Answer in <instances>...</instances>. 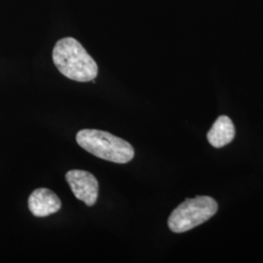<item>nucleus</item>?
<instances>
[{
    "label": "nucleus",
    "mask_w": 263,
    "mask_h": 263,
    "mask_svg": "<svg viewBox=\"0 0 263 263\" xmlns=\"http://www.w3.org/2000/svg\"><path fill=\"white\" fill-rule=\"evenodd\" d=\"M62 208V202L52 190L48 188L35 189L28 198V209L37 217L53 215Z\"/></svg>",
    "instance_id": "obj_5"
},
{
    "label": "nucleus",
    "mask_w": 263,
    "mask_h": 263,
    "mask_svg": "<svg viewBox=\"0 0 263 263\" xmlns=\"http://www.w3.org/2000/svg\"><path fill=\"white\" fill-rule=\"evenodd\" d=\"M76 141L96 157L117 164L129 163L135 155L134 148L128 141L105 131L81 130L76 135Z\"/></svg>",
    "instance_id": "obj_2"
},
{
    "label": "nucleus",
    "mask_w": 263,
    "mask_h": 263,
    "mask_svg": "<svg viewBox=\"0 0 263 263\" xmlns=\"http://www.w3.org/2000/svg\"><path fill=\"white\" fill-rule=\"evenodd\" d=\"M53 61L63 76L77 82H89L98 76L97 63L74 38H63L57 42Z\"/></svg>",
    "instance_id": "obj_1"
},
{
    "label": "nucleus",
    "mask_w": 263,
    "mask_h": 263,
    "mask_svg": "<svg viewBox=\"0 0 263 263\" xmlns=\"http://www.w3.org/2000/svg\"><path fill=\"white\" fill-rule=\"evenodd\" d=\"M235 137V127L231 119L221 115L216 119L211 130L208 132L207 139L210 144L216 148H220L230 143Z\"/></svg>",
    "instance_id": "obj_6"
},
{
    "label": "nucleus",
    "mask_w": 263,
    "mask_h": 263,
    "mask_svg": "<svg viewBox=\"0 0 263 263\" xmlns=\"http://www.w3.org/2000/svg\"><path fill=\"white\" fill-rule=\"evenodd\" d=\"M216 200L209 196L186 199L176 208L168 219L170 230L183 233L206 222L217 212Z\"/></svg>",
    "instance_id": "obj_3"
},
{
    "label": "nucleus",
    "mask_w": 263,
    "mask_h": 263,
    "mask_svg": "<svg viewBox=\"0 0 263 263\" xmlns=\"http://www.w3.org/2000/svg\"><path fill=\"white\" fill-rule=\"evenodd\" d=\"M66 179L78 200L89 207L94 206L99 196V182L93 174L82 170H71L66 173Z\"/></svg>",
    "instance_id": "obj_4"
}]
</instances>
